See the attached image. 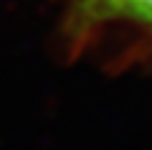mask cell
<instances>
[{
  "mask_svg": "<svg viewBox=\"0 0 152 150\" xmlns=\"http://www.w3.org/2000/svg\"><path fill=\"white\" fill-rule=\"evenodd\" d=\"M103 3L123 15H132L152 22V0H103Z\"/></svg>",
  "mask_w": 152,
  "mask_h": 150,
  "instance_id": "obj_1",
  "label": "cell"
}]
</instances>
